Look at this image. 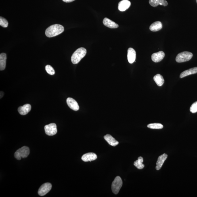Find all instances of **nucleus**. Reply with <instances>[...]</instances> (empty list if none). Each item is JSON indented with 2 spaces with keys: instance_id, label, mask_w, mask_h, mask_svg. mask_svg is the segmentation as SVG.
Wrapping results in <instances>:
<instances>
[{
  "instance_id": "1",
  "label": "nucleus",
  "mask_w": 197,
  "mask_h": 197,
  "mask_svg": "<svg viewBox=\"0 0 197 197\" xmlns=\"http://www.w3.org/2000/svg\"><path fill=\"white\" fill-rule=\"evenodd\" d=\"M64 28L62 25L55 24L49 27L45 31V35L48 37L58 36L64 32Z\"/></svg>"
},
{
  "instance_id": "2",
  "label": "nucleus",
  "mask_w": 197,
  "mask_h": 197,
  "mask_svg": "<svg viewBox=\"0 0 197 197\" xmlns=\"http://www.w3.org/2000/svg\"><path fill=\"white\" fill-rule=\"evenodd\" d=\"M87 50L85 48L80 47L74 51L71 57V62L73 64H78L82 59L85 57Z\"/></svg>"
},
{
  "instance_id": "3",
  "label": "nucleus",
  "mask_w": 197,
  "mask_h": 197,
  "mask_svg": "<svg viewBox=\"0 0 197 197\" xmlns=\"http://www.w3.org/2000/svg\"><path fill=\"white\" fill-rule=\"evenodd\" d=\"M192 53L189 51H183L177 55L176 57V60L179 63L188 62L192 58Z\"/></svg>"
},
{
  "instance_id": "4",
  "label": "nucleus",
  "mask_w": 197,
  "mask_h": 197,
  "mask_svg": "<svg viewBox=\"0 0 197 197\" xmlns=\"http://www.w3.org/2000/svg\"><path fill=\"white\" fill-rule=\"evenodd\" d=\"M29 153V148L28 147L24 146L19 149L15 152L14 156L17 160H20L22 158L27 157Z\"/></svg>"
},
{
  "instance_id": "5",
  "label": "nucleus",
  "mask_w": 197,
  "mask_h": 197,
  "mask_svg": "<svg viewBox=\"0 0 197 197\" xmlns=\"http://www.w3.org/2000/svg\"><path fill=\"white\" fill-rule=\"evenodd\" d=\"M123 184V182L119 176L115 178L114 180L112 182V191L115 194H117L121 189Z\"/></svg>"
},
{
  "instance_id": "6",
  "label": "nucleus",
  "mask_w": 197,
  "mask_h": 197,
  "mask_svg": "<svg viewBox=\"0 0 197 197\" xmlns=\"http://www.w3.org/2000/svg\"><path fill=\"white\" fill-rule=\"evenodd\" d=\"M44 129L45 133L48 135H54L57 133V126L55 123H51L45 126Z\"/></svg>"
},
{
  "instance_id": "7",
  "label": "nucleus",
  "mask_w": 197,
  "mask_h": 197,
  "mask_svg": "<svg viewBox=\"0 0 197 197\" xmlns=\"http://www.w3.org/2000/svg\"><path fill=\"white\" fill-rule=\"evenodd\" d=\"M52 185L51 183H46L40 187L38 191V194L41 196H44L46 195L51 190Z\"/></svg>"
},
{
  "instance_id": "8",
  "label": "nucleus",
  "mask_w": 197,
  "mask_h": 197,
  "mask_svg": "<svg viewBox=\"0 0 197 197\" xmlns=\"http://www.w3.org/2000/svg\"><path fill=\"white\" fill-rule=\"evenodd\" d=\"M66 103L68 106L71 109L75 111L79 110V106L76 101L71 97H68L66 99Z\"/></svg>"
},
{
  "instance_id": "9",
  "label": "nucleus",
  "mask_w": 197,
  "mask_h": 197,
  "mask_svg": "<svg viewBox=\"0 0 197 197\" xmlns=\"http://www.w3.org/2000/svg\"><path fill=\"white\" fill-rule=\"evenodd\" d=\"M165 55V53L163 51H160L152 54V60L155 63L159 62L163 60Z\"/></svg>"
},
{
  "instance_id": "10",
  "label": "nucleus",
  "mask_w": 197,
  "mask_h": 197,
  "mask_svg": "<svg viewBox=\"0 0 197 197\" xmlns=\"http://www.w3.org/2000/svg\"><path fill=\"white\" fill-rule=\"evenodd\" d=\"M135 51L132 48L130 47L128 49L127 51V59L128 62L130 64H132L135 62L136 59Z\"/></svg>"
},
{
  "instance_id": "11",
  "label": "nucleus",
  "mask_w": 197,
  "mask_h": 197,
  "mask_svg": "<svg viewBox=\"0 0 197 197\" xmlns=\"http://www.w3.org/2000/svg\"><path fill=\"white\" fill-rule=\"evenodd\" d=\"M97 158V154L93 153H89L84 154L82 156L81 159L85 162L93 161Z\"/></svg>"
},
{
  "instance_id": "12",
  "label": "nucleus",
  "mask_w": 197,
  "mask_h": 197,
  "mask_svg": "<svg viewBox=\"0 0 197 197\" xmlns=\"http://www.w3.org/2000/svg\"><path fill=\"white\" fill-rule=\"evenodd\" d=\"M131 6V2L128 0H123L118 4V9L121 11H125L129 8Z\"/></svg>"
},
{
  "instance_id": "13",
  "label": "nucleus",
  "mask_w": 197,
  "mask_h": 197,
  "mask_svg": "<svg viewBox=\"0 0 197 197\" xmlns=\"http://www.w3.org/2000/svg\"><path fill=\"white\" fill-rule=\"evenodd\" d=\"M168 155L166 154H164L159 157L156 162V169L157 170H159L161 169Z\"/></svg>"
},
{
  "instance_id": "14",
  "label": "nucleus",
  "mask_w": 197,
  "mask_h": 197,
  "mask_svg": "<svg viewBox=\"0 0 197 197\" xmlns=\"http://www.w3.org/2000/svg\"><path fill=\"white\" fill-rule=\"evenodd\" d=\"M31 110V106L30 104H27L22 106H20L18 108V112L21 115L24 116L27 114Z\"/></svg>"
},
{
  "instance_id": "15",
  "label": "nucleus",
  "mask_w": 197,
  "mask_h": 197,
  "mask_svg": "<svg viewBox=\"0 0 197 197\" xmlns=\"http://www.w3.org/2000/svg\"><path fill=\"white\" fill-rule=\"evenodd\" d=\"M103 24L105 26L112 28H116L118 27V24L107 18H105L103 20Z\"/></svg>"
},
{
  "instance_id": "16",
  "label": "nucleus",
  "mask_w": 197,
  "mask_h": 197,
  "mask_svg": "<svg viewBox=\"0 0 197 197\" xmlns=\"http://www.w3.org/2000/svg\"><path fill=\"white\" fill-rule=\"evenodd\" d=\"M149 3L151 6L153 7H156L158 5L165 6L168 5L167 2L166 0H149Z\"/></svg>"
},
{
  "instance_id": "17",
  "label": "nucleus",
  "mask_w": 197,
  "mask_h": 197,
  "mask_svg": "<svg viewBox=\"0 0 197 197\" xmlns=\"http://www.w3.org/2000/svg\"><path fill=\"white\" fill-rule=\"evenodd\" d=\"M104 139L108 144L113 146H115L119 144V142L110 134H107L104 137Z\"/></svg>"
},
{
  "instance_id": "18",
  "label": "nucleus",
  "mask_w": 197,
  "mask_h": 197,
  "mask_svg": "<svg viewBox=\"0 0 197 197\" xmlns=\"http://www.w3.org/2000/svg\"><path fill=\"white\" fill-rule=\"evenodd\" d=\"M7 55L5 53H2L0 55V70L5 69L6 66Z\"/></svg>"
},
{
  "instance_id": "19",
  "label": "nucleus",
  "mask_w": 197,
  "mask_h": 197,
  "mask_svg": "<svg viewBox=\"0 0 197 197\" xmlns=\"http://www.w3.org/2000/svg\"><path fill=\"white\" fill-rule=\"evenodd\" d=\"M197 73V67L182 72L180 74V78H183L186 76L190 75L191 74H194Z\"/></svg>"
},
{
  "instance_id": "20",
  "label": "nucleus",
  "mask_w": 197,
  "mask_h": 197,
  "mask_svg": "<svg viewBox=\"0 0 197 197\" xmlns=\"http://www.w3.org/2000/svg\"><path fill=\"white\" fill-rule=\"evenodd\" d=\"M162 27V24L160 21H156L153 23L150 26V29L152 32L159 31Z\"/></svg>"
},
{
  "instance_id": "21",
  "label": "nucleus",
  "mask_w": 197,
  "mask_h": 197,
  "mask_svg": "<svg viewBox=\"0 0 197 197\" xmlns=\"http://www.w3.org/2000/svg\"><path fill=\"white\" fill-rule=\"evenodd\" d=\"M155 82L158 86L161 87L163 85L164 83V80L162 76L160 74H157L153 78Z\"/></svg>"
},
{
  "instance_id": "22",
  "label": "nucleus",
  "mask_w": 197,
  "mask_h": 197,
  "mask_svg": "<svg viewBox=\"0 0 197 197\" xmlns=\"http://www.w3.org/2000/svg\"><path fill=\"white\" fill-rule=\"evenodd\" d=\"M143 158L142 157H139L138 159L134 163V165L139 169H141L144 168L145 165L143 164Z\"/></svg>"
},
{
  "instance_id": "23",
  "label": "nucleus",
  "mask_w": 197,
  "mask_h": 197,
  "mask_svg": "<svg viewBox=\"0 0 197 197\" xmlns=\"http://www.w3.org/2000/svg\"><path fill=\"white\" fill-rule=\"evenodd\" d=\"M147 127L151 129H162L164 126L161 123H154L149 124Z\"/></svg>"
},
{
  "instance_id": "24",
  "label": "nucleus",
  "mask_w": 197,
  "mask_h": 197,
  "mask_svg": "<svg viewBox=\"0 0 197 197\" xmlns=\"http://www.w3.org/2000/svg\"><path fill=\"white\" fill-rule=\"evenodd\" d=\"M45 70L47 73L50 74V75H54L55 74V70L50 65H47L46 66Z\"/></svg>"
},
{
  "instance_id": "25",
  "label": "nucleus",
  "mask_w": 197,
  "mask_h": 197,
  "mask_svg": "<svg viewBox=\"0 0 197 197\" xmlns=\"http://www.w3.org/2000/svg\"><path fill=\"white\" fill-rule=\"evenodd\" d=\"M0 25L5 28L7 27L8 26V21L6 19L2 17H0Z\"/></svg>"
},
{
  "instance_id": "26",
  "label": "nucleus",
  "mask_w": 197,
  "mask_h": 197,
  "mask_svg": "<svg viewBox=\"0 0 197 197\" xmlns=\"http://www.w3.org/2000/svg\"><path fill=\"white\" fill-rule=\"evenodd\" d=\"M190 112L192 113H195L197 112V101L194 102L191 107L190 108Z\"/></svg>"
},
{
  "instance_id": "27",
  "label": "nucleus",
  "mask_w": 197,
  "mask_h": 197,
  "mask_svg": "<svg viewBox=\"0 0 197 197\" xmlns=\"http://www.w3.org/2000/svg\"><path fill=\"white\" fill-rule=\"evenodd\" d=\"M63 1L65 2L70 3L75 1V0H63Z\"/></svg>"
},
{
  "instance_id": "28",
  "label": "nucleus",
  "mask_w": 197,
  "mask_h": 197,
  "mask_svg": "<svg viewBox=\"0 0 197 197\" xmlns=\"http://www.w3.org/2000/svg\"><path fill=\"white\" fill-rule=\"evenodd\" d=\"M3 95H4V93L2 91H1V98L2 97Z\"/></svg>"
},
{
  "instance_id": "29",
  "label": "nucleus",
  "mask_w": 197,
  "mask_h": 197,
  "mask_svg": "<svg viewBox=\"0 0 197 197\" xmlns=\"http://www.w3.org/2000/svg\"></svg>"
}]
</instances>
